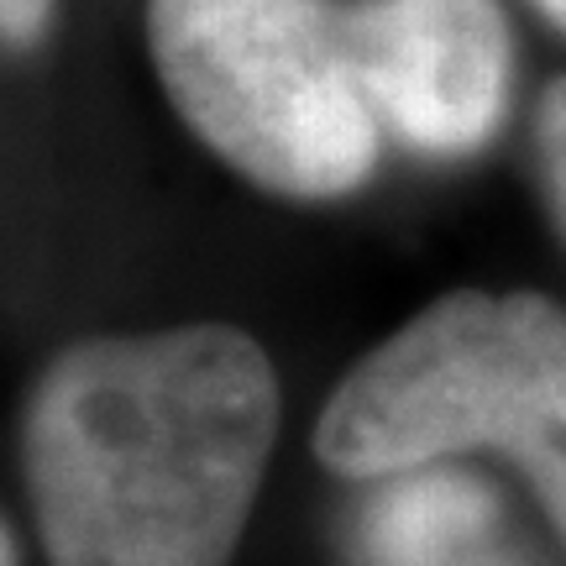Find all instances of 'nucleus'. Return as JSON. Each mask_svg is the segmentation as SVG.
<instances>
[{
	"label": "nucleus",
	"mask_w": 566,
	"mask_h": 566,
	"mask_svg": "<svg viewBox=\"0 0 566 566\" xmlns=\"http://www.w3.org/2000/svg\"><path fill=\"white\" fill-rule=\"evenodd\" d=\"M273 441L279 373L237 325L74 342L21 430L48 566H231Z\"/></svg>",
	"instance_id": "f257e3e1"
},
{
	"label": "nucleus",
	"mask_w": 566,
	"mask_h": 566,
	"mask_svg": "<svg viewBox=\"0 0 566 566\" xmlns=\"http://www.w3.org/2000/svg\"><path fill=\"white\" fill-rule=\"evenodd\" d=\"M499 451L566 541V310L546 294L451 289L346 373L315 420V457L378 483Z\"/></svg>",
	"instance_id": "f03ea898"
},
{
	"label": "nucleus",
	"mask_w": 566,
	"mask_h": 566,
	"mask_svg": "<svg viewBox=\"0 0 566 566\" xmlns=\"http://www.w3.org/2000/svg\"><path fill=\"white\" fill-rule=\"evenodd\" d=\"M147 48L184 126L283 200H342L378 168L346 6L336 0H153Z\"/></svg>",
	"instance_id": "7ed1b4c3"
},
{
	"label": "nucleus",
	"mask_w": 566,
	"mask_h": 566,
	"mask_svg": "<svg viewBox=\"0 0 566 566\" xmlns=\"http://www.w3.org/2000/svg\"><path fill=\"white\" fill-rule=\"evenodd\" d=\"M346 48L373 116L430 158H467L504 126L514 38L499 0H352Z\"/></svg>",
	"instance_id": "20e7f679"
},
{
	"label": "nucleus",
	"mask_w": 566,
	"mask_h": 566,
	"mask_svg": "<svg viewBox=\"0 0 566 566\" xmlns=\"http://www.w3.org/2000/svg\"><path fill=\"white\" fill-rule=\"evenodd\" d=\"M357 525V566H525L499 499L451 467L378 478Z\"/></svg>",
	"instance_id": "39448f33"
},
{
	"label": "nucleus",
	"mask_w": 566,
	"mask_h": 566,
	"mask_svg": "<svg viewBox=\"0 0 566 566\" xmlns=\"http://www.w3.org/2000/svg\"><path fill=\"white\" fill-rule=\"evenodd\" d=\"M535 158H541V195L551 226L566 242V80H556L535 105Z\"/></svg>",
	"instance_id": "423d86ee"
},
{
	"label": "nucleus",
	"mask_w": 566,
	"mask_h": 566,
	"mask_svg": "<svg viewBox=\"0 0 566 566\" xmlns=\"http://www.w3.org/2000/svg\"><path fill=\"white\" fill-rule=\"evenodd\" d=\"M53 21V0H0V42L27 48L38 42Z\"/></svg>",
	"instance_id": "0eeeda50"
},
{
	"label": "nucleus",
	"mask_w": 566,
	"mask_h": 566,
	"mask_svg": "<svg viewBox=\"0 0 566 566\" xmlns=\"http://www.w3.org/2000/svg\"><path fill=\"white\" fill-rule=\"evenodd\" d=\"M535 6H541V11H546V17L566 32V0H535Z\"/></svg>",
	"instance_id": "6e6552de"
},
{
	"label": "nucleus",
	"mask_w": 566,
	"mask_h": 566,
	"mask_svg": "<svg viewBox=\"0 0 566 566\" xmlns=\"http://www.w3.org/2000/svg\"><path fill=\"white\" fill-rule=\"evenodd\" d=\"M0 566H17V551H11V535L0 525Z\"/></svg>",
	"instance_id": "1a4fd4ad"
}]
</instances>
